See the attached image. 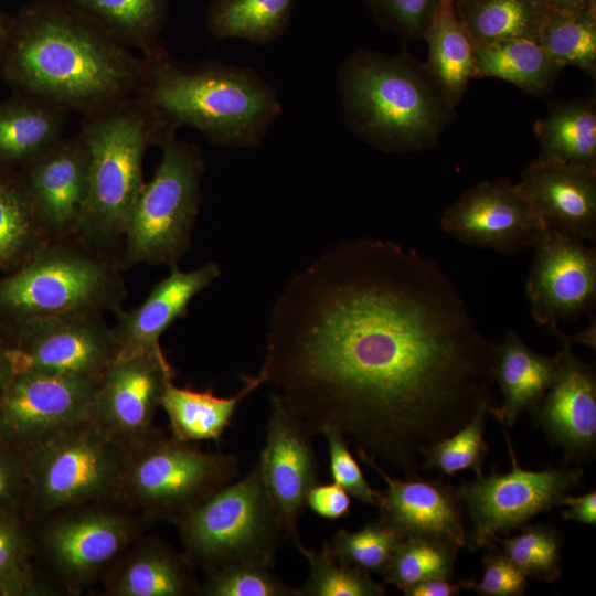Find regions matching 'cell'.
<instances>
[{
  "instance_id": "obj_1",
  "label": "cell",
  "mask_w": 596,
  "mask_h": 596,
  "mask_svg": "<svg viewBox=\"0 0 596 596\" xmlns=\"http://www.w3.org/2000/svg\"><path fill=\"white\" fill-rule=\"evenodd\" d=\"M496 353L433 260L362 237L287 281L258 375L313 435L418 478L424 446L491 406Z\"/></svg>"
},
{
  "instance_id": "obj_2",
  "label": "cell",
  "mask_w": 596,
  "mask_h": 596,
  "mask_svg": "<svg viewBox=\"0 0 596 596\" xmlns=\"http://www.w3.org/2000/svg\"><path fill=\"white\" fill-rule=\"evenodd\" d=\"M145 58L62 0L12 20L0 76L15 93L83 115L137 95Z\"/></svg>"
},
{
  "instance_id": "obj_3",
  "label": "cell",
  "mask_w": 596,
  "mask_h": 596,
  "mask_svg": "<svg viewBox=\"0 0 596 596\" xmlns=\"http://www.w3.org/2000/svg\"><path fill=\"white\" fill-rule=\"evenodd\" d=\"M175 129L199 130L219 147L256 148L283 113L275 88L252 67L185 63L163 49L145 58L137 93Z\"/></svg>"
},
{
  "instance_id": "obj_4",
  "label": "cell",
  "mask_w": 596,
  "mask_h": 596,
  "mask_svg": "<svg viewBox=\"0 0 596 596\" xmlns=\"http://www.w3.org/2000/svg\"><path fill=\"white\" fill-rule=\"evenodd\" d=\"M338 89L349 129L387 153L434 148L455 117L426 64L407 51L352 52L339 67Z\"/></svg>"
},
{
  "instance_id": "obj_5",
  "label": "cell",
  "mask_w": 596,
  "mask_h": 596,
  "mask_svg": "<svg viewBox=\"0 0 596 596\" xmlns=\"http://www.w3.org/2000/svg\"><path fill=\"white\" fill-rule=\"evenodd\" d=\"M79 134L88 153L87 192L77 233L94 247L124 238L145 184L142 163L151 145L175 129L140 96L85 114Z\"/></svg>"
},
{
  "instance_id": "obj_6",
  "label": "cell",
  "mask_w": 596,
  "mask_h": 596,
  "mask_svg": "<svg viewBox=\"0 0 596 596\" xmlns=\"http://www.w3.org/2000/svg\"><path fill=\"white\" fill-rule=\"evenodd\" d=\"M125 296L114 267L93 253L46 244L18 269L0 277V326L65 315L119 310Z\"/></svg>"
},
{
  "instance_id": "obj_7",
  "label": "cell",
  "mask_w": 596,
  "mask_h": 596,
  "mask_svg": "<svg viewBox=\"0 0 596 596\" xmlns=\"http://www.w3.org/2000/svg\"><path fill=\"white\" fill-rule=\"evenodd\" d=\"M173 524L184 554L206 573L241 564L270 567L286 539L257 462Z\"/></svg>"
},
{
  "instance_id": "obj_8",
  "label": "cell",
  "mask_w": 596,
  "mask_h": 596,
  "mask_svg": "<svg viewBox=\"0 0 596 596\" xmlns=\"http://www.w3.org/2000/svg\"><path fill=\"white\" fill-rule=\"evenodd\" d=\"M128 453L89 417L26 451L29 520L118 502Z\"/></svg>"
},
{
  "instance_id": "obj_9",
  "label": "cell",
  "mask_w": 596,
  "mask_h": 596,
  "mask_svg": "<svg viewBox=\"0 0 596 596\" xmlns=\"http://www.w3.org/2000/svg\"><path fill=\"white\" fill-rule=\"evenodd\" d=\"M237 475L234 454L203 451L158 430L128 453L118 502L151 522L174 523Z\"/></svg>"
},
{
  "instance_id": "obj_10",
  "label": "cell",
  "mask_w": 596,
  "mask_h": 596,
  "mask_svg": "<svg viewBox=\"0 0 596 596\" xmlns=\"http://www.w3.org/2000/svg\"><path fill=\"white\" fill-rule=\"evenodd\" d=\"M161 161L145 182L129 215L125 263L178 265L191 244L202 202L204 158L193 142L170 135L161 145Z\"/></svg>"
},
{
  "instance_id": "obj_11",
  "label": "cell",
  "mask_w": 596,
  "mask_h": 596,
  "mask_svg": "<svg viewBox=\"0 0 596 596\" xmlns=\"http://www.w3.org/2000/svg\"><path fill=\"white\" fill-rule=\"evenodd\" d=\"M97 503L45 517L34 535L41 556L68 592L77 593L104 577L114 563L141 536L151 522L141 513Z\"/></svg>"
},
{
  "instance_id": "obj_12",
  "label": "cell",
  "mask_w": 596,
  "mask_h": 596,
  "mask_svg": "<svg viewBox=\"0 0 596 596\" xmlns=\"http://www.w3.org/2000/svg\"><path fill=\"white\" fill-rule=\"evenodd\" d=\"M500 423L512 469L504 475L477 476L464 483L457 494L471 521L467 544L473 551L526 525L536 514L561 505L562 499L584 477L582 469L549 468L542 471L522 469L517 460L505 423Z\"/></svg>"
},
{
  "instance_id": "obj_13",
  "label": "cell",
  "mask_w": 596,
  "mask_h": 596,
  "mask_svg": "<svg viewBox=\"0 0 596 596\" xmlns=\"http://www.w3.org/2000/svg\"><path fill=\"white\" fill-rule=\"evenodd\" d=\"M6 329L13 374L102 377L119 352L114 330L102 315L33 318Z\"/></svg>"
},
{
  "instance_id": "obj_14",
  "label": "cell",
  "mask_w": 596,
  "mask_h": 596,
  "mask_svg": "<svg viewBox=\"0 0 596 596\" xmlns=\"http://www.w3.org/2000/svg\"><path fill=\"white\" fill-rule=\"evenodd\" d=\"M100 377L22 372L0 398V440L26 453L89 417Z\"/></svg>"
},
{
  "instance_id": "obj_15",
  "label": "cell",
  "mask_w": 596,
  "mask_h": 596,
  "mask_svg": "<svg viewBox=\"0 0 596 596\" xmlns=\"http://www.w3.org/2000/svg\"><path fill=\"white\" fill-rule=\"evenodd\" d=\"M173 375L164 353L118 354L100 377L89 418L127 451L137 448L158 432L156 412Z\"/></svg>"
},
{
  "instance_id": "obj_16",
  "label": "cell",
  "mask_w": 596,
  "mask_h": 596,
  "mask_svg": "<svg viewBox=\"0 0 596 596\" xmlns=\"http://www.w3.org/2000/svg\"><path fill=\"white\" fill-rule=\"evenodd\" d=\"M440 227L470 246L513 254L533 247L546 227L518 183L482 181L445 210Z\"/></svg>"
},
{
  "instance_id": "obj_17",
  "label": "cell",
  "mask_w": 596,
  "mask_h": 596,
  "mask_svg": "<svg viewBox=\"0 0 596 596\" xmlns=\"http://www.w3.org/2000/svg\"><path fill=\"white\" fill-rule=\"evenodd\" d=\"M525 289L533 319L549 331L590 312L596 302V251L546 228L533 246Z\"/></svg>"
},
{
  "instance_id": "obj_18",
  "label": "cell",
  "mask_w": 596,
  "mask_h": 596,
  "mask_svg": "<svg viewBox=\"0 0 596 596\" xmlns=\"http://www.w3.org/2000/svg\"><path fill=\"white\" fill-rule=\"evenodd\" d=\"M266 440L257 461L267 494L283 522L285 536L300 552L298 521L309 490L319 481L315 435L284 401L270 393Z\"/></svg>"
},
{
  "instance_id": "obj_19",
  "label": "cell",
  "mask_w": 596,
  "mask_h": 596,
  "mask_svg": "<svg viewBox=\"0 0 596 596\" xmlns=\"http://www.w3.org/2000/svg\"><path fill=\"white\" fill-rule=\"evenodd\" d=\"M550 332L562 340L556 355L553 383L530 412L534 424L551 443L565 453L566 459L594 458L596 446V373L594 366L577 358L572 341L558 328Z\"/></svg>"
},
{
  "instance_id": "obj_20",
  "label": "cell",
  "mask_w": 596,
  "mask_h": 596,
  "mask_svg": "<svg viewBox=\"0 0 596 596\" xmlns=\"http://www.w3.org/2000/svg\"><path fill=\"white\" fill-rule=\"evenodd\" d=\"M361 461L376 471L386 483L375 505L379 520L404 538H429L467 545L462 507L457 492L439 480L390 477L376 460L356 451Z\"/></svg>"
},
{
  "instance_id": "obj_21",
  "label": "cell",
  "mask_w": 596,
  "mask_h": 596,
  "mask_svg": "<svg viewBox=\"0 0 596 596\" xmlns=\"http://www.w3.org/2000/svg\"><path fill=\"white\" fill-rule=\"evenodd\" d=\"M50 240L77 233L87 192L88 153L79 131L19 170Z\"/></svg>"
},
{
  "instance_id": "obj_22",
  "label": "cell",
  "mask_w": 596,
  "mask_h": 596,
  "mask_svg": "<svg viewBox=\"0 0 596 596\" xmlns=\"http://www.w3.org/2000/svg\"><path fill=\"white\" fill-rule=\"evenodd\" d=\"M546 228L581 241L596 238V170L534 159L518 183Z\"/></svg>"
},
{
  "instance_id": "obj_23",
  "label": "cell",
  "mask_w": 596,
  "mask_h": 596,
  "mask_svg": "<svg viewBox=\"0 0 596 596\" xmlns=\"http://www.w3.org/2000/svg\"><path fill=\"white\" fill-rule=\"evenodd\" d=\"M170 268L169 275L152 288L140 306L130 311H116L117 322L113 330L118 354L163 353L162 333L184 317L191 300L221 275L219 264L213 262L187 272L178 265Z\"/></svg>"
},
{
  "instance_id": "obj_24",
  "label": "cell",
  "mask_w": 596,
  "mask_h": 596,
  "mask_svg": "<svg viewBox=\"0 0 596 596\" xmlns=\"http://www.w3.org/2000/svg\"><path fill=\"white\" fill-rule=\"evenodd\" d=\"M108 596L200 594L194 564L159 538H139L103 577Z\"/></svg>"
},
{
  "instance_id": "obj_25",
  "label": "cell",
  "mask_w": 596,
  "mask_h": 596,
  "mask_svg": "<svg viewBox=\"0 0 596 596\" xmlns=\"http://www.w3.org/2000/svg\"><path fill=\"white\" fill-rule=\"evenodd\" d=\"M556 355L545 356L529 348L519 333L509 330L497 343L492 381L499 385L503 402L489 407V413L513 426L518 418L531 412L554 381Z\"/></svg>"
},
{
  "instance_id": "obj_26",
  "label": "cell",
  "mask_w": 596,
  "mask_h": 596,
  "mask_svg": "<svg viewBox=\"0 0 596 596\" xmlns=\"http://www.w3.org/2000/svg\"><path fill=\"white\" fill-rule=\"evenodd\" d=\"M66 111L15 94L0 103V167L21 170L63 138Z\"/></svg>"
},
{
  "instance_id": "obj_27",
  "label": "cell",
  "mask_w": 596,
  "mask_h": 596,
  "mask_svg": "<svg viewBox=\"0 0 596 596\" xmlns=\"http://www.w3.org/2000/svg\"><path fill=\"white\" fill-rule=\"evenodd\" d=\"M262 384L258 374L246 376L237 394L221 397L212 390L196 391L169 382L162 393L160 406L168 416L172 437L188 443L220 440L240 403Z\"/></svg>"
},
{
  "instance_id": "obj_28",
  "label": "cell",
  "mask_w": 596,
  "mask_h": 596,
  "mask_svg": "<svg viewBox=\"0 0 596 596\" xmlns=\"http://www.w3.org/2000/svg\"><path fill=\"white\" fill-rule=\"evenodd\" d=\"M117 41L150 58L163 50L160 34L169 0H62Z\"/></svg>"
},
{
  "instance_id": "obj_29",
  "label": "cell",
  "mask_w": 596,
  "mask_h": 596,
  "mask_svg": "<svg viewBox=\"0 0 596 596\" xmlns=\"http://www.w3.org/2000/svg\"><path fill=\"white\" fill-rule=\"evenodd\" d=\"M538 158L555 159L596 170V104L594 98L550 100L534 124Z\"/></svg>"
},
{
  "instance_id": "obj_30",
  "label": "cell",
  "mask_w": 596,
  "mask_h": 596,
  "mask_svg": "<svg viewBox=\"0 0 596 596\" xmlns=\"http://www.w3.org/2000/svg\"><path fill=\"white\" fill-rule=\"evenodd\" d=\"M473 52L476 78L502 79L535 97L549 94L563 70L531 39L473 45Z\"/></svg>"
},
{
  "instance_id": "obj_31",
  "label": "cell",
  "mask_w": 596,
  "mask_h": 596,
  "mask_svg": "<svg viewBox=\"0 0 596 596\" xmlns=\"http://www.w3.org/2000/svg\"><path fill=\"white\" fill-rule=\"evenodd\" d=\"M423 40L428 45L426 66L456 108L469 82L476 78V66L473 43L455 12L453 0L440 6Z\"/></svg>"
},
{
  "instance_id": "obj_32",
  "label": "cell",
  "mask_w": 596,
  "mask_h": 596,
  "mask_svg": "<svg viewBox=\"0 0 596 596\" xmlns=\"http://www.w3.org/2000/svg\"><path fill=\"white\" fill-rule=\"evenodd\" d=\"M49 243L19 170L0 167V270L11 273Z\"/></svg>"
},
{
  "instance_id": "obj_33",
  "label": "cell",
  "mask_w": 596,
  "mask_h": 596,
  "mask_svg": "<svg viewBox=\"0 0 596 596\" xmlns=\"http://www.w3.org/2000/svg\"><path fill=\"white\" fill-rule=\"evenodd\" d=\"M473 45L539 39L549 11L538 0H453Z\"/></svg>"
},
{
  "instance_id": "obj_34",
  "label": "cell",
  "mask_w": 596,
  "mask_h": 596,
  "mask_svg": "<svg viewBox=\"0 0 596 596\" xmlns=\"http://www.w3.org/2000/svg\"><path fill=\"white\" fill-rule=\"evenodd\" d=\"M294 6L295 0H209L205 26L215 40L263 46L287 31Z\"/></svg>"
},
{
  "instance_id": "obj_35",
  "label": "cell",
  "mask_w": 596,
  "mask_h": 596,
  "mask_svg": "<svg viewBox=\"0 0 596 596\" xmlns=\"http://www.w3.org/2000/svg\"><path fill=\"white\" fill-rule=\"evenodd\" d=\"M539 43L562 68L576 67L596 76V8L550 12L543 23Z\"/></svg>"
},
{
  "instance_id": "obj_36",
  "label": "cell",
  "mask_w": 596,
  "mask_h": 596,
  "mask_svg": "<svg viewBox=\"0 0 596 596\" xmlns=\"http://www.w3.org/2000/svg\"><path fill=\"white\" fill-rule=\"evenodd\" d=\"M458 546L429 538H404L395 546L382 576L385 584L405 588L429 578L450 579Z\"/></svg>"
},
{
  "instance_id": "obj_37",
  "label": "cell",
  "mask_w": 596,
  "mask_h": 596,
  "mask_svg": "<svg viewBox=\"0 0 596 596\" xmlns=\"http://www.w3.org/2000/svg\"><path fill=\"white\" fill-rule=\"evenodd\" d=\"M29 519L18 513H0V596L38 595L34 534Z\"/></svg>"
},
{
  "instance_id": "obj_38",
  "label": "cell",
  "mask_w": 596,
  "mask_h": 596,
  "mask_svg": "<svg viewBox=\"0 0 596 596\" xmlns=\"http://www.w3.org/2000/svg\"><path fill=\"white\" fill-rule=\"evenodd\" d=\"M309 563V575L299 596H383V585L370 574L336 558L328 544L321 551H300Z\"/></svg>"
},
{
  "instance_id": "obj_39",
  "label": "cell",
  "mask_w": 596,
  "mask_h": 596,
  "mask_svg": "<svg viewBox=\"0 0 596 596\" xmlns=\"http://www.w3.org/2000/svg\"><path fill=\"white\" fill-rule=\"evenodd\" d=\"M488 413L489 407L480 409L453 435L424 446L421 450L424 467L447 476L467 469H471L476 477L482 475V464L489 449L483 439Z\"/></svg>"
},
{
  "instance_id": "obj_40",
  "label": "cell",
  "mask_w": 596,
  "mask_h": 596,
  "mask_svg": "<svg viewBox=\"0 0 596 596\" xmlns=\"http://www.w3.org/2000/svg\"><path fill=\"white\" fill-rule=\"evenodd\" d=\"M496 541L528 578L554 582L561 576L562 538L556 529L546 524L524 525L520 534Z\"/></svg>"
},
{
  "instance_id": "obj_41",
  "label": "cell",
  "mask_w": 596,
  "mask_h": 596,
  "mask_svg": "<svg viewBox=\"0 0 596 596\" xmlns=\"http://www.w3.org/2000/svg\"><path fill=\"white\" fill-rule=\"evenodd\" d=\"M402 539L394 529L377 520L355 532L340 529L327 544L338 561L369 574H382Z\"/></svg>"
},
{
  "instance_id": "obj_42",
  "label": "cell",
  "mask_w": 596,
  "mask_h": 596,
  "mask_svg": "<svg viewBox=\"0 0 596 596\" xmlns=\"http://www.w3.org/2000/svg\"><path fill=\"white\" fill-rule=\"evenodd\" d=\"M205 596H299L294 588L273 575L268 566L241 564L206 573L200 587Z\"/></svg>"
},
{
  "instance_id": "obj_43",
  "label": "cell",
  "mask_w": 596,
  "mask_h": 596,
  "mask_svg": "<svg viewBox=\"0 0 596 596\" xmlns=\"http://www.w3.org/2000/svg\"><path fill=\"white\" fill-rule=\"evenodd\" d=\"M445 0H366L382 29L405 41L423 40Z\"/></svg>"
},
{
  "instance_id": "obj_44",
  "label": "cell",
  "mask_w": 596,
  "mask_h": 596,
  "mask_svg": "<svg viewBox=\"0 0 596 596\" xmlns=\"http://www.w3.org/2000/svg\"><path fill=\"white\" fill-rule=\"evenodd\" d=\"M485 572L477 581H461L465 589L482 596H523L528 577L498 549H490L483 557Z\"/></svg>"
},
{
  "instance_id": "obj_45",
  "label": "cell",
  "mask_w": 596,
  "mask_h": 596,
  "mask_svg": "<svg viewBox=\"0 0 596 596\" xmlns=\"http://www.w3.org/2000/svg\"><path fill=\"white\" fill-rule=\"evenodd\" d=\"M329 469L332 481L341 486L350 496L363 503L374 505L379 491L371 488L361 467L348 448L342 434L327 432Z\"/></svg>"
},
{
  "instance_id": "obj_46",
  "label": "cell",
  "mask_w": 596,
  "mask_h": 596,
  "mask_svg": "<svg viewBox=\"0 0 596 596\" xmlns=\"http://www.w3.org/2000/svg\"><path fill=\"white\" fill-rule=\"evenodd\" d=\"M28 505L25 454L0 440V513H18L28 518Z\"/></svg>"
},
{
  "instance_id": "obj_47",
  "label": "cell",
  "mask_w": 596,
  "mask_h": 596,
  "mask_svg": "<svg viewBox=\"0 0 596 596\" xmlns=\"http://www.w3.org/2000/svg\"><path fill=\"white\" fill-rule=\"evenodd\" d=\"M306 505L316 514L329 520L347 515L351 507L350 494L338 483H317L308 492Z\"/></svg>"
},
{
  "instance_id": "obj_48",
  "label": "cell",
  "mask_w": 596,
  "mask_h": 596,
  "mask_svg": "<svg viewBox=\"0 0 596 596\" xmlns=\"http://www.w3.org/2000/svg\"><path fill=\"white\" fill-rule=\"evenodd\" d=\"M561 505H567L568 509L562 512L564 520L578 522L585 525L596 524V492L595 490L579 496L571 497L566 494Z\"/></svg>"
},
{
  "instance_id": "obj_49",
  "label": "cell",
  "mask_w": 596,
  "mask_h": 596,
  "mask_svg": "<svg viewBox=\"0 0 596 596\" xmlns=\"http://www.w3.org/2000/svg\"><path fill=\"white\" fill-rule=\"evenodd\" d=\"M462 589L461 583H451L448 578H429L418 582L403 592L406 596H454Z\"/></svg>"
},
{
  "instance_id": "obj_50",
  "label": "cell",
  "mask_w": 596,
  "mask_h": 596,
  "mask_svg": "<svg viewBox=\"0 0 596 596\" xmlns=\"http://www.w3.org/2000/svg\"><path fill=\"white\" fill-rule=\"evenodd\" d=\"M8 350L9 333L4 327L0 326V398L13 375Z\"/></svg>"
},
{
  "instance_id": "obj_51",
  "label": "cell",
  "mask_w": 596,
  "mask_h": 596,
  "mask_svg": "<svg viewBox=\"0 0 596 596\" xmlns=\"http://www.w3.org/2000/svg\"><path fill=\"white\" fill-rule=\"evenodd\" d=\"M550 12H571L596 8V0H538Z\"/></svg>"
},
{
  "instance_id": "obj_52",
  "label": "cell",
  "mask_w": 596,
  "mask_h": 596,
  "mask_svg": "<svg viewBox=\"0 0 596 596\" xmlns=\"http://www.w3.org/2000/svg\"><path fill=\"white\" fill-rule=\"evenodd\" d=\"M13 18L0 10V61L9 40Z\"/></svg>"
}]
</instances>
